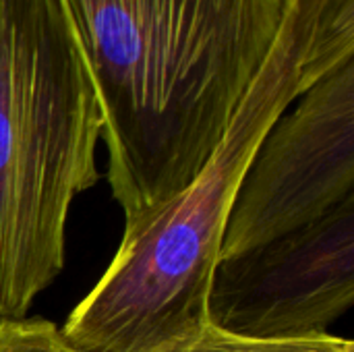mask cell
I'll return each instance as SVG.
<instances>
[{
	"label": "cell",
	"instance_id": "obj_1",
	"mask_svg": "<svg viewBox=\"0 0 354 352\" xmlns=\"http://www.w3.org/2000/svg\"><path fill=\"white\" fill-rule=\"evenodd\" d=\"M133 224L180 193L224 139L282 29L286 0H62Z\"/></svg>",
	"mask_w": 354,
	"mask_h": 352
},
{
	"label": "cell",
	"instance_id": "obj_6",
	"mask_svg": "<svg viewBox=\"0 0 354 352\" xmlns=\"http://www.w3.org/2000/svg\"><path fill=\"white\" fill-rule=\"evenodd\" d=\"M166 352H354V342L334 334L299 340H253L220 332L205 324L193 338Z\"/></svg>",
	"mask_w": 354,
	"mask_h": 352
},
{
	"label": "cell",
	"instance_id": "obj_5",
	"mask_svg": "<svg viewBox=\"0 0 354 352\" xmlns=\"http://www.w3.org/2000/svg\"><path fill=\"white\" fill-rule=\"evenodd\" d=\"M353 305L354 195L288 234L220 255L205 324L253 340L317 338Z\"/></svg>",
	"mask_w": 354,
	"mask_h": 352
},
{
	"label": "cell",
	"instance_id": "obj_4",
	"mask_svg": "<svg viewBox=\"0 0 354 352\" xmlns=\"http://www.w3.org/2000/svg\"><path fill=\"white\" fill-rule=\"evenodd\" d=\"M354 195V58L313 83L266 133L236 193L220 255L315 222Z\"/></svg>",
	"mask_w": 354,
	"mask_h": 352
},
{
	"label": "cell",
	"instance_id": "obj_2",
	"mask_svg": "<svg viewBox=\"0 0 354 352\" xmlns=\"http://www.w3.org/2000/svg\"><path fill=\"white\" fill-rule=\"evenodd\" d=\"M354 58V0H286L278 39L199 174L122 241L60 334L81 352H166L205 326V297L247 166L270 127Z\"/></svg>",
	"mask_w": 354,
	"mask_h": 352
},
{
	"label": "cell",
	"instance_id": "obj_3",
	"mask_svg": "<svg viewBox=\"0 0 354 352\" xmlns=\"http://www.w3.org/2000/svg\"><path fill=\"white\" fill-rule=\"evenodd\" d=\"M97 93L62 0H0V319L62 272L75 197L100 180Z\"/></svg>",
	"mask_w": 354,
	"mask_h": 352
},
{
	"label": "cell",
	"instance_id": "obj_7",
	"mask_svg": "<svg viewBox=\"0 0 354 352\" xmlns=\"http://www.w3.org/2000/svg\"><path fill=\"white\" fill-rule=\"evenodd\" d=\"M0 352H81L46 319H0Z\"/></svg>",
	"mask_w": 354,
	"mask_h": 352
}]
</instances>
